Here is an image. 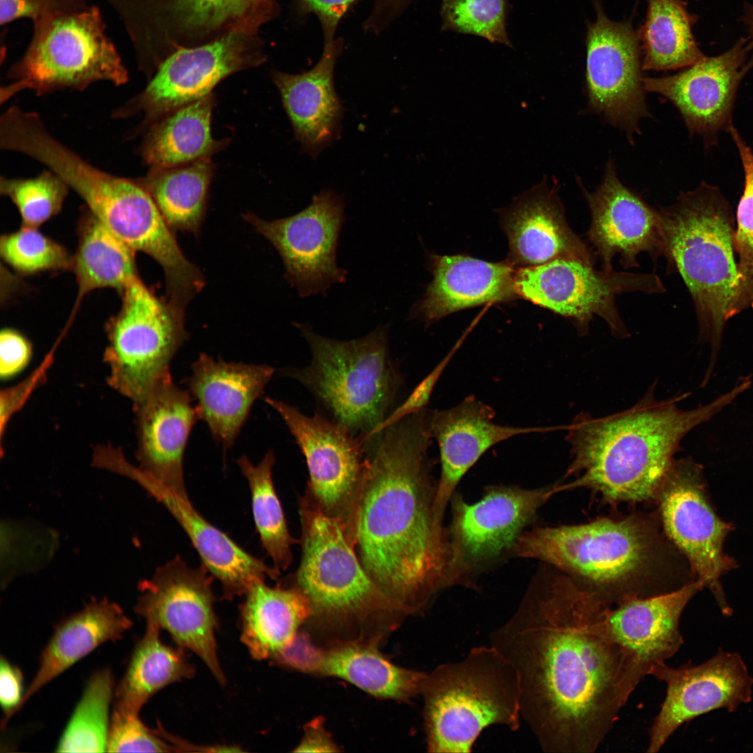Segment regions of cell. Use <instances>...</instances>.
<instances>
[{"instance_id":"cell-53","label":"cell","mask_w":753,"mask_h":753,"mask_svg":"<svg viewBox=\"0 0 753 753\" xmlns=\"http://www.w3.org/2000/svg\"><path fill=\"white\" fill-rule=\"evenodd\" d=\"M741 20L747 29L748 36L753 40V4L747 3L745 6Z\"/></svg>"},{"instance_id":"cell-16","label":"cell","mask_w":753,"mask_h":753,"mask_svg":"<svg viewBox=\"0 0 753 753\" xmlns=\"http://www.w3.org/2000/svg\"><path fill=\"white\" fill-rule=\"evenodd\" d=\"M264 401L282 418L305 457L306 493L347 533L368 466L363 443L320 413L309 416L282 401Z\"/></svg>"},{"instance_id":"cell-6","label":"cell","mask_w":753,"mask_h":753,"mask_svg":"<svg viewBox=\"0 0 753 753\" xmlns=\"http://www.w3.org/2000/svg\"><path fill=\"white\" fill-rule=\"evenodd\" d=\"M312 360L303 368H282L280 374L301 383L325 412L365 446L393 411L404 378L391 357L388 326L362 337L337 340L297 324Z\"/></svg>"},{"instance_id":"cell-14","label":"cell","mask_w":753,"mask_h":753,"mask_svg":"<svg viewBox=\"0 0 753 753\" xmlns=\"http://www.w3.org/2000/svg\"><path fill=\"white\" fill-rule=\"evenodd\" d=\"M701 468L687 459L675 460L657 499L665 535L687 558L703 587L709 588L722 612L729 616L720 584L722 575L736 568L723 550L731 524L720 518L706 495Z\"/></svg>"},{"instance_id":"cell-44","label":"cell","mask_w":753,"mask_h":753,"mask_svg":"<svg viewBox=\"0 0 753 753\" xmlns=\"http://www.w3.org/2000/svg\"><path fill=\"white\" fill-rule=\"evenodd\" d=\"M507 0H443L442 29L511 46L506 30Z\"/></svg>"},{"instance_id":"cell-33","label":"cell","mask_w":753,"mask_h":753,"mask_svg":"<svg viewBox=\"0 0 753 753\" xmlns=\"http://www.w3.org/2000/svg\"><path fill=\"white\" fill-rule=\"evenodd\" d=\"M212 93L165 115L143 133L137 152L149 169H164L211 158L227 144L211 134ZM142 133V134H143Z\"/></svg>"},{"instance_id":"cell-29","label":"cell","mask_w":753,"mask_h":753,"mask_svg":"<svg viewBox=\"0 0 753 753\" xmlns=\"http://www.w3.org/2000/svg\"><path fill=\"white\" fill-rule=\"evenodd\" d=\"M140 484L170 512L188 536L201 564L218 580L224 599L245 595L259 581L277 579L280 572L246 551L208 522L189 499L169 492L150 482Z\"/></svg>"},{"instance_id":"cell-10","label":"cell","mask_w":753,"mask_h":753,"mask_svg":"<svg viewBox=\"0 0 753 753\" xmlns=\"http://www.w3.org/2000/svg\"><path fill=\"white\" fill-rule=\"evenodd\" d=\"M299 503L302 555L292 586L307 599L311 615L344 622L404 614L369 576L340 522L307 494Z\"/></svg>"},{"instance_id":"cell-4","label":"cell","mask_w":753,"mask_h":753,"mask_svg":"<svg viewBox=\"0 0 753 753\" xmlns=\"http://www.w3.org/2000/svg\"><path fill=\"white\" fill-rule=\"evenodd\" d=\"M650 519L603 517L588 523L537 527L520 535L513 552L568 575L609 606L671 591L660 580L669 547Z\"/></svg>"},{"instance_id":"cell-25","label":"cell","mask_w":753,"mask_h":753,"mask_svg":"<svg viewBox=\"0 0 753 753\" xmlns=\"http://www.w3.org/2000/svg\"><path fill=\"white\" fill-rule=\"evenodd\" d=\"M703 588L696 580L669 592L607 607L609 632L628 655L638 683L654 664L666 662L679 651L684 642L680 630L682 613Z\"/></svg>"},{"instance_id":"cell-34","label":"cell","mask_w":753,"mask_h":753,"mask_svg":"<svg viewBox=\"0 0 753 753\" xmlns=\"http://www.w3.org/2000/svg\"><path fill=\"white\" fill-rule=\"evenodd\" d=\"M317 673L347 680L374 697L400 701L420 693L427 675L395 665L374 643L363 641L322 652Z\"/></svg>"},{"instance_id":"cell-21","label":"cell","mask_w":753,"mask_h":753,"mask_svg":"<svg viewBox=\"0 0 753 753\" xmlns=\"http://www.w3.org/2000/svg\"><path fill=\"white\" fill-rule=\"evenodd\" d=\"M753 68V40L738 39L715 56H704L682 71L660 77H644L645 91L667 98L679 111L691 135L703 137L707 147L733 126L732 112L738 86Z\"/></svg>"},{"instance_id":"cell-37","label":"cell","mask_w":753,"mask_h":753,"mask_svg":"<svg viewBox=\"0 0 753 753\" xmlns=\"http://www.w3.org/2000/svg\"><path fill=\"white\" fill-rule=\"evenodd\" d=\"M213 173L211 158L164 169L135 178L152 197L172 230L197 234Z\"/></svg>"},{"instance_id":"cell-13","label":"cell","mask_w":753,"mask_h":753,"mask_svg":"<svg viewBox=\"0 0 753 753\" xmlns=\"http://www.w3.org/2000/svg\"><path fill=\"white\" fill-rule=\"evenodd\" d=\"M593 266L557 259L521 268L515 275L516 293L569 319L580 335L587 333L593 317L598 315L615 336L626 337L628 332L616 308V295L663 293L664 285L655 273L598 271Z\"/></svg>"},{"instance_id":"cell-11","label":"cell","mask_w":753,"mask_h":753,"mask_svg":"<svg viewBox=\"0 0 753 753\" xmlns=\"http://www.w3.org/2000/svg\"><path fill=\"white\" fill-rule=\"evenodd\" d=\"M120 294L121 308L107 325L103 358L108 384L134 404L169 370L187 336L184 311L158 298L138 276Z\"/></svg>"},{"instance_id":"cell-12","label":"cell","mask_w":753,"mask_h":753,"mask_svg":"<svg viewBox=\"0 0 753 753\" xmlns=\"http://www.w3.org/2000/svg\"><path fill=\"white\" fill-rule=\"evenodd\" d=\"M265 61L257 33H234L209 43L176 50L149 79L145 88L112 112L116 119L142 115L128 139L142 134L174 110L209 94L222 80Z\"/></svg>"},{"instance_id":"cell-51","label":"cell","mask_w":753,"mask_h":753,"mask_svg":"<svg viewBox=\"0 0 753 753\" xmlns=\"http://www.w3.org/2000/svg\"><path fill=\"white\" fill-rule=\"evenodd\" d=\"M22 671L7 659H0V702L3 717L1 727H5L9 719L20 710L24 695Z\"/></svg>"},{"instance_id":"cell-20","label":"cell","mask_w":753,"mask_h":753,"mask_svg":"<svg viewBox=\"0 0 753 753\" xmlns=\"http://www.w3.org/2000/svg\"><path fill=\"white\" fill-rule=\"evenodd\" d=\"M638 33L629 22L609 20L598 7L586 38V89L590 111L602 115L632 140L649 116Z\"/></svg>"},{"instance_id":"cell-47","label":"cell","mask_w":753,"mask_h":753,"mask_svg":"<svg viewBox=\"0 0 753 753\" xmlns=\"http://www.w3.org/2000/svg\"><path fill=\"white\" fill-rule=\"evenodd\" d=\"M54 347L34 372L17 386L1 391V437L3 436L9 420L24 405L34 389L45 379L52 363Z\"/></svg>"},{"instance_id":"cell-17","label":"cell","mask_w":753,"mask_h":753,"mask_svg":"<svg viewBox=\"0 0 753 753\" xmlns=\"http://www.w3.org/2000/svg\"><path fill=\"white\" fill-rule=\"evenodd\" d=\"M558 492V484L535 489L492 487L475 503L456 495L447 537L449 585L513 548L522 528Z\"/></svg>"},{"instance_id":"cell-18","label":"cell","mask_w":753,"mask_h":753,"mask_svg":"<svg viewBox=\"0 0 753 753\" xmlns=\"http://www.w3.org/2000/svg\"><path fill=\"white\" fill-rule=\"evenodd\" d=\"M344 210L339 195L323 190L305 209L290 217L266 221L248 213L245 219L277 250L289 284L301 296L307 297L345 282L347 271L336 261Z\"/></svg>"},{"instance_id":"cell-49","label":"cell","mask_w":753,"mask_h":753,"mask_svg":"<svg viewBox=\"0 0 753 753\" xmlns=\"http://www.w3.org/2000/svg\"><path fill=\"white\" fill-rule=\"evenodd\" d=\"M32 346L28 339L13 328H4L0 333V376L8 379L20 372L29 363Z\"/></svg>"},{"instance_id":"cell-7","label":"cell","mask_w":753,"mask_h":753,"mask_svg":"<svg viewBox=\"0 0 753 753\" xmlns=\"http://www.w3.org/2000/svg\"><path fill=\"white\" fill-rule=\"evenodd\" d=\"M420 693L429 752H470L494 724L517 731L521 693L512 663L494 646L473 648L463 660L427 674Z\"/></svg>"},{"instance_id":"cell-3","label":"cell","mask_w":753,"mask_h":753,"mask_svg":"<svg viewBox=\"0 0 753 753\" xmlns=\"http://www.w3.org/2000/svg\"><path fill=\"white\" fill-rule=\"evenodd\" d=\"M738 384L709 404L683 411L675 400H657L650 390L630 409L594 418L580 413L567 428L572 461L561 491L585 487L612 503L657 499L683 436L732 402Z\"/></svg>"},{"instance_id":"cell-35","label":"cell","mask_w":753,"mask_h":753,"mask_svg":"<svg viewBox=\"0 0 753 753\" xmlns=\"http://www.w3.org/2000/svg\"><path fill=\"white\" fill-rule=\"evenodd\" d=\"M135 253L89 210L81 219L77 249L73 256L72 271L77 295L68 324L73 321L84 298L101 288L119 292L137 275Z\"/></svg>"},{"instance_id":"cell-52","label":"cell","mask_w":753,"mask_h":753,"mask_svg":"<svg viewBox=\"0 0 753 753\" xmlns=\"http://www.w3.org/2000/svg\"><path fill=\"white\" fill-rule=\"evenodd\" d=\"M338 747L333 741L324 725V720L317 718L310 722L305 728V733L296 752H335Z\"/></svg>"},{"instance_id":"cell-2","label":"cell","mask_w":753,"mask_h":753,"mask_svg":"<svg viewBox=\"0 0 753 753\" xmlns=\"http://www.w3.org/2000/svg\"><path fill=\"white\" fill-rule=\"evenodd\" d=\"M429 418L426 407L407 416L367 450L347 534L369 576L405 614L423 611L448 586V539L434 513Z\"/></svg>"},{"instance_id":"cell-23","label":"cell","mask_w":753,"mask_h":753,"mask_svg":"<svg viewBox=\"0 0 753 753\" xmlns=\"http://www.w3.org/2000/svg\"><path fill=\"white\" fill-rule=\"evenodd\" d=\"M579 184L591 215L588 240L602 262V269L613 270L612 259L616 254L625 268L639 266L637 257L643 252L654 261L662 256L660 211L622 183L611 158L594 192Z\"/></svg>"},{"instance_id":"cell-27","label":"cell","mask_w":753,"mask_h":753,"mask_svg":"<svg viewBox=\"0 0 753 753\" xmlns=\"http://www.w3.org/2000/svg\"><path fill=\"white\" fill-rule=\"evenodd\" d=\"M556 191L544 178L504 211L511 263L529 267L572 259L595 264V253L567 222Z\"/></svg>"},{"instance_id":"cell-31","label":"cell","mask_w":753,"mask_h":753,"mask_svg":"<svg viewBox=\"0 0 753 753\" xmlns=\"http://www.w3.org/2000/svg\"><path fill=\"white\" fill-rule=\"evenodd\" d=\"M132 621L115 602L95 600L61 621L43 650L39 667L24 691L20 710L43 687L107 641L122 638Z\"/></svg>"},{"instance_id":"cell-42","label":"cell","mask_w":753,"mask_h":753,"mask_svg":"<svg viewBox=\"0 0 753 753\" xmlns=\"http://www.w3.org/2000/svg\"><path fill=\"white\" fill-rule=\"evenodd\" d=\"M0 254L16 272L33 275L70 270L73 256L38 228L24 227L0 238Z\"/></svg>"},{"instance_id":"cell-24","label":"cell","mask_w":753,"mask_h":753,"mask_svg":"<svg viewBox=\"0 0 753 753\" xmlns=\"http://www.w3.org/2000/svg\"><path fill=\"white\" fill-rule=\"evenodd\" d=\"M494 416L491 406L474 396L466 397L450 409L431 410L430 434L438 443L441 461L434 505L435 522L441 530L446 508L455 487L489 448L517 435L549 429L498 425L492 422Z\"/></svg>"},{"instance_id":"cell-28","label":"cell","mask_w":753,"mask_h":753,"mask_svg":"<svg viewBox=\"0 0 753 753\" xmlns=\"http://www.w3.org/2000/svg\"><path fill=\"white\" fill-rule=\"evenodd\" d=\"M342 47L340 38L324 41L321 56L310 70L296 75L272 73L296 138L313 157L338 134L343 110L333 75Z\"/></svg>"},{"instance_id":"cell-45","label":"cell","mask_w":753,"mask_h":753,"mask_svg":"<svg viewBox=\"0 0 753 753\" xmlns=\"http://www.w3.org/2000/svg\"><path fill=\"white\" fill-rule=\"evenodd\" d=\"M107 752H172L174 747L156 731H151L139 714L114 710L110 717Z\"/></svg>"},{"instance_id":"cell-50","label":"cell","mask_w":753,"mask_h":753,"mask_svg":"<svg viewBox=\"0 0 753 753\" xmlns=\"http://www.w3.org/2000/svg\"><path fill=\"white\" fill-rule=\"evenodd\" d=\"M302 13H313L319 19L324 41L335 38L342 18L358 0H296Z\"/></svg>"},{"instance_id":"cell-8","label":"cell","mask_w":753,"mask_h":753,"mask_svg":"<svg viewBox=\"0 0 753 753\" xmlns=\"http://www.w3.org/2000/svg\"><path fill=\"white\" fill-rule=\"evenodd\" d=\"M105 28L94 5L33 22L31 41L8 68V83L0 89L1 103L26 90L42 96L84 91L99 82L126 84L129 73Z\"/></svg>"},{"instance_id":"cell-38","label":"cell","mask_w":753,"mask_h":753,"mask_svg":"<svg viewBox=\"0 0 753 753\" xmlns=\"http://www.w3.org/2000/svg\"><path fill=\"white\" fill-rule=\"evenodd\" d=\"M647 2L646 20L638 33L643 70L686 68L705 56L692 31L697 17L688 12L683 0Z\"/></svg>"},{"instance_id":"cell-15","label":"cell","mask_w":753,"mask_h":753,"mask_svg":"<svg viewBox=\"0 0 753 753\" xmlns=\"http://www.w3.org/2000/svg\"><path fill=\"white\" fill-rule=\"evenodd\" d=\"M213 579L204 565L194 568L176 556L158 568L151 579L139 582L135 611L146 623L168 632L178 647L196 654L223 685Z\"/></svg>"},{"instance_id":"cell-40","label":"cell","mask_w":753,"mask_h":753,"mask_svg":"<svg viewBox=\"0 0 753 753\" xmlns=\"http://www.w3.org/2000/svg\"><path fill=\"white\" fill-rule=\"evenodd\" d=\"M114 692L110 670L98 671L91 676L56 745L57 752H107Z\"/></svg>"},{"instance_id":"cell-41","label":"cell","mask_w":753,"mask_h":753,"mask_svg":"<svg viewBox=\"0 0 753 753\" xmlns=\"http://www.w3.org/2000/svg\"><path fill=\"white\" fill-rule=\"evenodd\" d=\"M70 188L46 169L33 178L0 177V192L16 206L22 226L38 228L61 210Z\"/></svg>"},{"instance_id":"cell-48","label":"cell","mask_w":753,"mask_h":753,"mask_svg":"<svg viewBox=\"0 0 753 753\" xmlns=\"http://www.w3.org/2000/svg\"><path fill=\"white\" fill-rule=\"evenodd\" d=\"M453 351L450 352L414 388L406 400L389 413L386 418L377 427L374 436H376L384 429L398 422L402 418L426 407L434 387L444 368L451 359Z\"/></svg>"},{"instance_id":"cell-46","label":"cell","mask_w":753,"mask_h":753,"mask_svg":"<svg viewBox=\"0 0 753 753\" xmlns=\"http://www.w3.org/2000/svg\"><path fill=\"white\" fill-rule=\"evenodd\" d=\"M86 0H0V24L6 25L20 18L34 22L43 17L86 9Z\"/></svg>"},{"instance_id":"cell-32","label":"cell","mask_w":753,"mask_h":753,"mask_svg":"<svg viewBox=\"0 0 753 753\" xmlns=\"http://www.w3.org/2000/svg\"><path fill=\"white\" fill-rule=\"evenodd\" d=\"M241 606V641L257 660L273 658L288 647L311 616L309 603L294 586H251Z\"/></svg>"},{"instance_id":"cell-54","label":"cell","mask_w":753,"mask_h":753,"mask_svg":"<svg viewBox=\"0 0 753 753\" xmlns=\"http://www.w3.org/2000/svg\"><path fill=\"white\" fill-rule=\"evenodd\" d=\"M391 9L403 12L413 0H383Z\"/></svg>"},{"instance_id":"cell-9","label":"cell","mask_w":753,"mask_h":753,"mask_svg":"<svg viewBox=\"0 0 753 753\" xmlns=\"http://www.w3.org/2000/svg\"><path fill=\"white\" fill-rule=\"evenodd\" d=\"M117 14L139 70L152 75L178 50L234 33H257L277 0H105Z\"/></svg>"},{"instance_id":"cell-43","label":"cell","mask_w":753,"mask_h":753,"mask_svg":"<svg viewBox=\"0 0 753 753\" xmlns=\"http://www.w3.org/2000/svg\"><path fill=\"white\" fill-rule=\"evenodd\" d=\"M734 141L745 173V185L737 211L734 236L739 276V293L735 314L753 308V152L733 126L729 132Z\"/></svg>"},{"instance_id":"cell-22","label":"cell","mask_w":753,"mask_h":753,"mask_svg":"<svg viewBox=\"0 0 753 753\" xmlns=\"http://www.w3.org/2000/svg\"><path fill=\"white\" fill-rule=\"evenodd\" d=\"M133 407L139 464L133 466L134 476L189 499L183 457L190 432L199 419L190 393L174 382L169 370Z\"/></svg>"},{"instance_id":"cell-5","label":"cell","mask_w":753,"mask_h":753,"mask_svg":"<svg viewBox=\"0 0 753 753\" xmlns=\"http://www.w3.org/2000/svg\"><path fill=\"white\" fill-rule=\"evenodd\" d=\"M659 211L667 268L682 277L703 335L718 343L739 293L731 208L717 188L703 182Z\"/></svg>"},{"instance_id":"cell-36","label":"cell","mask_w":753,"mask_h":753,"mask_svg":"<svg viewBox=\"0 0 753 753\" xmlns=\"http://www.w3.org/2000/svg\"><path fill=\"white\" fill-rule=\"evenodd\" d=\"M160 632L158 627L146 623L127 670L114 689V710L139 714L142 706L161 689L194 676L195 667L183 649L164 644Z\"/></svg>"},{"instance_id":"cell-30","label":"cell","mask_w":753,"mask_h":753,"mask_svg":"<svg viewBox=\"0 0 753 753\" xmlns=\"http://www.w3.org/2000/svg\"><path fill=\"white\" fill-rule=\"evenodd\" d=\"M432 282L415 312L427 321L517 295L515 273L508 264L490 263L466 256H436Z\"/></svg>"},{"instance_id":"cell-19","label":"cell","mask_w":753,"mask_h":753,"mask_svg":"<svg viewBox=\"0 0 753 753\" xmlns=\"http://www.w3.org/2000/svg\"><path fill=\"white\" fill-rule=\"evenodd\" d=\"M649 675L665 683L666 695L649 729L646 752H659L684 723L717 709L732 713L751 701L753 678L736 653L720 648L707 661L674 668L661 662Z\"/></svg>"},{"instance_id":"cell-26","label":"cell","mask_w":753,"mask_h":753,"mask_svg":"<svg viewBox=\"0 0 753 753\" xmlns=\"http://www.w3.org/2000/svg\"><path fill=\"white\" fill-rule=\"evenodd\" d=\"M191 370L188 392L197 402L199 418L226 451L234 445L275 370L264 364L216 360L206 353L199 355Z\"/></svg>"},{"instance_id":"cell-1","label":"cell","mask_w":753,"mask_h":753,"mask_svg":"<svg viewBox=\"0 0 753 753\" xmlns=\"http://www.w3.org/2000/svg\"><path fill=\"white\" fill-rule=\"evenodd\" d=\"M608 606L563 576L531 588L489 635L517 671L522 719L545 752H595L638 685Z\"/></svg>"},{"instance_id":"cell-39","label":"cell","mask_w":753,"mask_h":753,"mask_svg":"<svg viewBox=\"0 0 753 753\" xmlns=\"http://www.w3.org/2000/svg\"><path fill=\"white\" fill-rule=\"evenodd\" d=\"M246 478L251 494L252 515L261 545L271 558L273 567L280 572L291 563V546L296 540L289 533L284 514L275 492L272 471L275 463L273 451L266 453L257 465L245 455L237 460Z\"/></svg>"}]
</instances>
